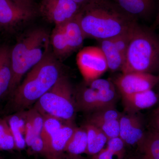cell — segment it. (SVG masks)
I'll list each match as a JSON object with an SVG mask.
<instances>
[{
	"label": "cell",
	"mask_w": 159,
	"mask_h": 159,
	"mask_svg": "<svg viewBox=\"0 0 159 159\" xmlns=\"http://www.w3.org/2000/svg\"><path fill=\"white\" fill-rule=\"evenodd\" d=\"M125 143L119 136L111 138L107 141V148L118 159H124L125 154Z\"/></svg>",
	"instance_id": "28"
},
{
	"label": "cell",
	"mask_w": 159,
	"mask_h": 159,
	"mask_svg": "<svg viewBox=\"0 0 159 159\" xmlns=\"http://www.w3.org/2000/svg\"><path fill=\"white\" fill-rule=\"evenodd\" d=\"M77 63L86 82L98 79L108 70L106 60L99 47L84 48L77 54Z\"/></svg>",
	"instance_id": "6"
},
{
	"label": "cell",
	"mask_w": 159,
	"mask_h": 159,
	"mask_svg": "<svg viewBox=\"0 0 159 159\" xmlns=\"http://www.w3.org/2000/svg\"><path fill=\"white\" fill-rule=\"evenodd\" d=\"M43 115L44 116V123L40 136L44 142L46 152V148L51 138L57 131L68 122L50 115Z\"/></svg>",
	"instance_id": "24"
},
{
	"label": "cell",
	"mask_w": 159,
	"mask_h": 159,
	"mask_svg": "<svg viewBox=\"0 0 159 159\" xmlns=\"http://www.w3.org/2000/svg\"><path fill=\"white\" fill-rule=\"evenodd\" d=\"M150 130L159 134V104L152 112L150 120Z\"/></svg>",
	"instance_id": "31"
},
{
	"label": "cell",
	"mask_w": 159,
	"mask_h": 159,
	"mask_svg": "<svg viewBox=\"0 0 159 159\" xmlns=\"http://www.w3.org/2000/svg\"><path fill=\"white\" fill-rule=\"evenodd\" d=\"M11 50L0 47V99L9 93L12 79Z\"/></svg>",
	"instance_id": "17"
},
{
	"label": "cell",
	"mask_w": 159,
	"mask_h": 159,
	"mask_svg": "<svg viewBox=\"0 0 159 159\" xmlns=\"http://www.w3.org/2000/svg\"><path fill=\"white\" fill-rule=\"evenodd\" d=\"M154 25L155 27H158L159 26V9L157 14L156 18L155 21Z\"/></svg>",
	"instance_id": "35"
},
{
	"label": "cell",
	"mask_w": 159,
	"mask_h": 159,
	"mask_svg": "<svg viewBox=\"0 0 159 159\" xmlns=\"http://www.w3.org/2000/svg\"><path fill=\"white\" fill-rule=\"evenodd\" d=\"M33 11L31 5L14 0H0V25H13L28 20Z\"/></svg>",
	"instance_id": "10"
},
{
	"label": "cell",
	"mask_w": 159,
	"mask_h": 159,
	"mask_svg": "<svg viewBox=\"0 0 159 159\" xmlns=\"http://www.w3.org/2000/svg\"><path fill=\"white\" fill-rule=\"evenodd\" d=\"M50 42L47 31L42 29H34L11 49L12 76L9 93L12 94L24 75L48 54Z\"/></svg>",
	"instance_id": "4"
},
{
	"label": "cell",
	"mask_w": 159,
	"mask_h": 159,
	"mask_svg": "<svg viewBox=\"0 0 159 159\" xmlns=\"http://www.w3.org/2000/svg\"><path fill=\"white\" fill-rule=\"evenodd\" d=\"M76 128L74 123H66L54 134L46 148V159H53L64 152Z\"/></svg>",
	"instance_id": "14"
},
{
	"label": "cell",
	"mask_w": 159,
	"mask_h": 159,
	"mask_svg": "<svg viewBox=\"0 0 159 159\" xmlns=\"http://www.w3.org/2000/svg\"><path fill=\"white\" fill-rule=\"evenodd\" d=\"M72 1L82 6L83 5H85L89 1H90V0H72Z\"/></svg>",
	"instance_id": "34"
},
{
	"label": "cell",
	"mask_w": 159,
	"mask_h": 159,
	"mask_svg": "<svg viewBox=\"0 0 159 159\" xmlns=\"http://www.w3.org/2000/svg\"><path fill=\"white\" fill-rule=\"evenodd\" d=\"M125 112L138 113L149 108L159 102L157 95L152 89L122 96Z\"/></svg>",
	"instance_id": "11"
},
{
	"label": "cell",
	"mask_w": 159,
	"mask_h": 159,
	"mask_svg": "<svg viewBox=\"0 0 159 159\" xmlns=\"http://www.w3.org/2000/svg\"><path fill=\"white\" fill-rule=\"evenodd\" d=\"M0 151H2V150H1V146H0Z\"/></svg>",
	"instance_id": "40"
},
{
	"label": "cell",
	"mask_w": 159,
	"mask_h": 159,
	"mask_svg": "<svg viewBox=\"0 0 159 159\" xmlns=\"http://www.w3.org/2000/svg\"><path fill=\"white\" fill-rule=\"evenodd\" d=\"M136 23L137 22L127 31L112 38L116 48L125 57V59L126 52L131 39L134 27Z\"/></svg>",
	"instance_id": "27"
},
{
	"label": "cell",
	"mask_w": 159,
	"mask_h": 159,
	"mask_svg": "<svg viewBox=\"0 0 159 159\" xmlns=\"http://www.w3.org/2000/svg\"><path fill=\"white\" fill-rule=\"evenodd\" d=\"M75 99L77 111L91 113L98 110V92L85 81L75 90Z\"/></svg>",
	"instance_id": "15"
},
{
	"label": "cell",
	"mask_w": 159,
	"mask_h": 159,
	"mask_svg": "<svg viewBox=\"0 0 159 159\" xmlns=\"http://www.w3.org/2000/svg\"><path fill=\"white\" fill-rule=\"evenodd\" d=\"M86 122L97 126L108 139L119 136V120L110 118L87 119Z\"/></svg>",
	"instance_id": "25"
},
{
	"label": "cell",
	"mask_w": 159,
	"mask_h": 159,
	"mask_svg": "<svg viewBox=\"0 0 159 159\" xmlns=\"http://www.w3.org/2000/svg\"><path fill=\"white\" fill-rule=\"evenodd\" d=\"M16 2L24 3V4H27V5H31L30 0H14Z\"/></svg>",
	"instance_id": "37"
},
{
	"label": "cell",
	"mask_w": 159,
	"mask_h": 159,
	"mask_svg": "<svg viewBox=\"0 0 159 159\" xmlns=\"http://www.w3.org/2000/svg\"><path fill=\"white\" fill-rule=\"evenodd\" d=\"M53 159H86L81 155L75 156L64 152Z\"/></svg>",
	"instance_id": "33"
},
{
	"label": "cell",
	"mask_w": 159,
	"mask_h": 159,
	"mask_svg": "<svg viewBox=\"0 0 159 159\" xmlns=\"http://www.w3.org/2000/svg\"><path fill=\"white\" fill-rule=\"evenodd\" d=\"M77 16L85 37L99 41L114 38L137 22L112 0H90L81 6Z\"/></svg>",
	"instance_id": "1"
},
{
	"label": "cell",
	"mask_w": 159,
	"mask_h": 159,
	"mask_svg": "<svg viewBox=\"0 0 159 159\" xmlns=\"http://www.w3.org/2000/svg\"><path fill=\"white\" fill-rule=\"evenodd\" d=\"M83 126L87 133L88 145L86 154L93 156L103 149L108 139L102 131L93 124L86 122Z\"/></svg>",
	"instance_id": "20"
},
{
	"label": "cell",
	"mask_w": 159,
	"mask_h": 159,
	"mask_svg": "<svg viewBox=\"0 0 159 159\" xmlns=\"http://www.w3.org/2000/svg\"><path fill=\"white\" fill-rule=\"evenodd\" d=\"M100 41L99 48L106 60L108 70L112 72L121 71L124 65L125 57L116 48L112 39Z\"/></svg>",
	"instance_id": "19"
},
{
	"label": "cell",
	"mask_w": 159,
	"mask_h": 159,
	"mask_svg": "<svg viewBox=\"0 0 159 159\" xmlns=\"http://www.w3.org/2000/svg\"><path fill=\"white\" fill-rule=\"evenodd\" d=\"M81 7L72 0H42L40 10L49 21L58 26L76 17Z\"/></svg>",
	"instance_id": "7"
},
{
	"label": "cell",
	"mask_w": 159,
	"mask_h": 159,
	"mask_svg": "<svg viewBox=\"0 0 159 159\" xmlns=\"http://www.w3.org/2000/svg\"><path fill=\"white\" fill-rule=\"evenodd\" d=\"M159 75L141 72L122 74L113 81L121 96L152 89L159 80Z\"/></svg>",
	"instance_id": "8"
},
{
	"label": "cell",
	"mask_w": 159,
	"mask_h": 159,
	"mask_svg": "<svg viewBox=\"0 0 159 159\" xmlns=\"http://www.w3.org/2000/svg\"><path fill=\"white\" fill-rule=\"evenodd\" d=\"M26 112L34 127L36 136H40L43 125V115L34 107Z\"/></svg>",
	"instance_id": "29"
},
{
	"label": "cell",
	"mask_w": 159,
	"mask_h": 159,
	"mask_svg": "<svg viewBox=\"0 0 159 159\" xmlns=\"http://www.w3.org/2000/svg\"><path fill=\"white\" fill-rule=\"evenodd\" d=\"M156 89V90L155 92H156V93L158 97L159 98V78L158 81L157 83V84L156 85L155 87L154 88Z\"/></svg>",
	"instance_id": "36"
},
{
	"label": "cell",
	"mask_w": 159,
	"mask_h": 159,
	"mask_svg": "<svg viewBox=\"0 0 159 159\" xmlns=\"http://www.w3.org/2000/svg\"><path fill=\"white\" fill-rule=\"evenodd\" d=\"M77 15L73 19L61 25L72 52L82 46L85 37Z\"/></svg>",
	"instance_id": "21"
},
{
	"label": "cell",
	"mask_w": 159,
	"mask_h": 159,
	"mask_svg": "<svg viewBox=\"0 0 159 159\" xmlns=\"http://www.w3.org/2000/svg\"><path fill=\"white\" fill-rule=\"evenodd\" d=\"M87 133L84 126L76 127L64 149V152L72 155L86 153L87 148Z\"/></svg>",
	"instance_id": "22"
},
{
	"label": "cell",
	"mask_w": 159,
	"mask_h": 159,
	"mask_svg": "<svg viewBox=\"0 0 159 159\" xmlns=\"http://www.w3.org/2000/svg\"><path fill=\"white\" fill-rule=\"evenodd\" d=\"M0 146L3 151H9L16 149L13 135L5 119H0Z\"/></svg>",
	"instance_id": "26"
},
{
	"label": "cell",
	"mask_w": 159,
	"mask_h": 159,
	"mask_svg": "<svg viewBox=\"0 0 159 159\" xmlns=\"http://www.w3.org/2000/svg\"><path fill=\"white\" fill-rule=\"evenodd\" d=\"M145 133L142 118L138 113H122L119 120V136L126 146L137 147Z\"/></svg>",
	"instance_id": "9"
},
{
	"label": "cell",
	"mask_w": 159,
	"mask_h": 159,
	"mask_svg": "<svg viewBox=\"0 0 159 159\" xmlns=\"http://www.w3.org/2000/svg\"><path fill=\"white\" fill-rule=\"evenodd\" d=\"M34 104V108L43 115L74 123L77 111L75 90L65 76L61 75L54 85Z\"/></svg>",
	"instance_id": "5"
},
{
	"label": "cell",
	"mask_w": 159,
	"mask_h": 159,
	"mask_svg": "<svg viewBox=\"0 0 159 159\" xmlns=\"http://www.w3.org/2000/svg\"><path fill=\"white\" fill-rule=\"evenodd\" d=\"M125 13L133 17L148 19L154 12L156 0H112Z\"/></svg>",
	"instance_id": "12"
},
{
	"label": "cell",
	"mask_w": 159,
	"mask_h": 159,
	"mask_svg": "<svg viewBox=\"0 0 159 159\" xmlns=\"http://www.w3.org/2000/svg\"><path fill=\"white\" fill-rule=\"evenodd\" d=\"M86 83L98 92L99 97L98 110L116 106L118 99V94L117 89L113 81H111L109 80L99 78L90 82H86Z\"/></svg>",
	"instance_id": "13"
},
{
	"label": "cell",
	"mask_w": 159,
	"mask_h": 159,
	"mask_svg": "<svg viewBox=\"0 0 159 159\" xmlns=\"http://www.w3.org/2000/svg\"><path fill=\"white\" fill-rule=\"evenodd\" d=\"M137 148L135 159H159V134L151 130L145 132Z\"/></svg>",
	"instance_id": "18"
},
{
	"label": "cell",
	"mask_w": 159,
	"mask_h": 159,
	"mask_svg": "<svg viewBox=\"0 0 159 159\" xmlns=\"http://www.w3.org/2000/svg\"><path fill=\"white\" fill-rule=\"evenodd\" d=\"M14 138L16 149L24 150L27 147L25 140L26 110L19 111L5 119Z\"/></svg>",
	"instance_id": "16"
},
{
	"label": "cell",
	"mask_w": 159,
	"mask_h": 159,
	"mask_svg": "<svg viewBox=\"0 0 159 159\" xmlns=\"http://www.w3.org/2000/svg\"><path fill=\"white\" fill-rule=\"evenodd\" d=\"M54 56L48 54L34 66L11 94V104L16 112L34 104L57 82L61 76Z\"/></svg>",
	"instance_id": "2"
},
{
	"label": "cell",
	"mask_w": 159,
	"mask_h": 159,
	"mask_svg": "<svg viewBox=\"0 0 159 159\" xmlns=\"http://www.w3.org/2000/svg\"><path fill=\"white\" fill-rule=\"evenodd\" d=\"M0 159H4L3 158H2V157H0Z\"/></svg>",
	"instance_id": "39"
},
{
	"label": "cell",
	"mask_w": 159,
	"mask_h": 159,
	"mask_svg": "<svg viewBox=\"0 0 159 159\" xmlns=\"http://www.w3.org/2000/svg\"><path fill=\"white\" fill-rule=\"evenodd\" d=\"M50 41L54 53L57 56L64 57L72 52L61 25L55 26Z\"/></svg>",
	"instance_id": "23"
},
{
	"label": "cell",
	"mask_w": 159,
	"mask_h": 159,
	"mask_svg": "<svg viewBox=\"0 0 159 159\" xmlns=\"http://www.w3.org/2000/svg\"><path fill=\"white\" fill-rule=\"evenodd\" d=\"M127 159H135L134 157H131L130 158H129Z\"/></svg>",
	"instance_id": "38"
},
{
	"label": "cell",
	"mask_w": 159,
	"mask_h": 159,
	"mask_svg": "<svg viewBox=\"0 0 159 159\" xmlns=\"http://www.w3.org/2000/svg\"><path fill=\"white\" fill-rule=\"evenodd\" d=\"M107 148H103L97 154L92 156L91 159H118Z\"/></svg>",
	"instance_id": "32"
},
{
	"label": "cell",
	"mask_w": 159,
	"mask_h": 159,
	"mask_svg": "<svg viewBox=\"0 0 159 159\" xmlns=\"http://www.w3.org/2000/svg\"><path fill=\"white\" fill-rule=\"evenodd\" d=\"M36 137L34 127L26 111L25 140L27 147H30Z\"/></svg>",
	"instance_id": "30"
},
{
	"label": "cell",
	"mask_w": 159,
	"mask_h": 159,
	"mask_svg": "<svg viewBox=\"0 0 159 159\" xmlns=\"http://www.w3.org/2000/svg\"><path fill=\"white\" fill-rule=\"evenodd\" d=\"M122 74L141 72L159 74V37L136 23L125 55Z\"/></svg>",
	"instance_id": "3"
}]
</instances>
